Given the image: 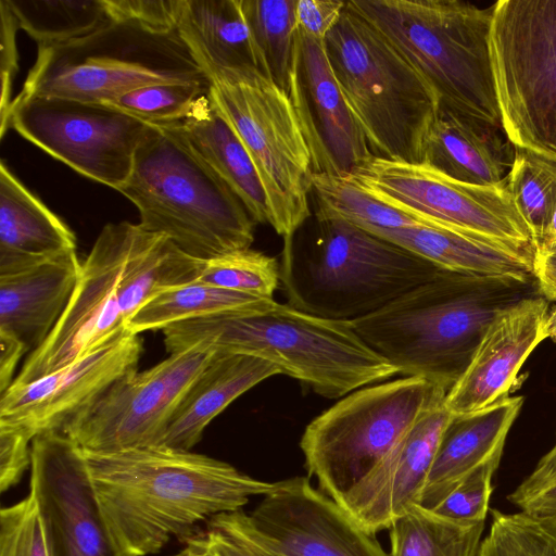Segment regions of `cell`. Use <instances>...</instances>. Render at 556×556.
<instances>
[{"label":"cell","mask_w":556,"mask_h":556,"mask_svg":"<svg viewBox=\"0 0 556 556\" xmlns=\"http://www.w3.org/2000/svg\"><path fill=\"white\" fill-rule=\"evenodd\" d=\"M210 96L235 130L266 192L270 227L291 238L311 216L313 154L286 90L255 67L212 81Z\"/></svg>","instance_id":"cell-11"},{"label":"cell","mask_w":556,"mask_h":556,"mask_svg":"<svg viewBox=\"0 0 556 556\" xmlns=\"http://www.w3.org/2000/svg\"><path fill=\"white\" fill-rule=\"evenodd\" d=\"M532 275L539 292L549 302L556 303V244L536 248Z\"/></svg>","instance_id":"cell-46"},{"label":"cell","mask_w":556,"mask_h":556,"mask_svg":"<svg viewBox=\"0 0 556 556\" xmlns=\"http://www.w3.org/2000/svg\"><path fill=\"white\" fill-rule=\"evenodd\" d=\"M498 464H486L462 480L434 508L435 514L459 522L485 521L492 477Z\"/></svg>","instance_id":"cell-41"},{"label":"cell","mask_w":556,"mask_h":556,"mask_svg":"<svg viewBox=\"0 0 556 556\" xmlns=\"http://www.w3.org/2000/svg\"><path fill=\"white\" fill-rule=\"evenodd\" d=\"M214 353L191 349L122 377L62 433L93 453L156 446L184 393Z\"/></svg>","instance_id":"cell-15"},{"label":"cell","mask_w":556,"mask_h":556,"mask_svg":"<svg viewBox=\"0 0 556 556\" xmlns=\"http://www.w3.org/2000/svg\"><path fill=\"white\" fill-rule=\"evenodd\" d=\"M498 128L439 108L424 144L421 163L458 181L496 186L506 180L514 151Z\"/></svg>","instance_id":"cell-27"},{"label":"cell","mask_w":556,"mask_h":556,"mask_svg":"<svg viewBox=\"0 0 556 556\" xmlns=\"http://www.w3.org/2000/svg\"><path fill=\"white\" fill-rule=\"evenodd\" d=\"M39 47L81 39L113 22L103 0H5Z\"/></svg>","instance_id":"cell-32"},{"label":"cell","mask_w":556,"mask_h":556,"mask_svg":"<svg viewBox=\"0 0 556 556\" xmlns=\"http://www.w3.org/2000/svg\"><path fill=\"white\" fill-rule=\"evenodd\" d=\"M269 299L191 281L167 288L144 303L126 323L135 334L186 320L249 311Z\"/></svg>","instance_id":"cell-30"},{"label":"cell","mask_w":556,"mask_h":556,"mask_svg":"<svg viewBox=\"0 0 556 556\" xmlns=\"http://www.w3.org/2000/svg\"><path fill=\"white\" fill-rule=\"evenodd\" d=\"M484 523L451 520L415 505L390 526L389 556H477Z\"/></svg>","instance_id":"cell-31"},{"label":"cell","mask_w":556,"mask_h":556,"mask_svg":"<svg viewBox=\"0 0 556 556\" xmlns=\"http://www.w3.org/2000/svg\"><path fill=\"white\" fill-rule=\"evenodd\" d=\"M490 55L508 141L556 162V0L494 3Z\"/></svg>","instance_id":"cell-12"},{"label":"cell","mask_w":556,"mask_h":556,"mask_svg":"<svg viewBox=\"0 0 556 556\" xmlns=\"http://www.w3.org/2000/svg\"><path fill=\"white\" fill-rule=\"evenodd\" d=\"M434 92L440 108L501 127L491 55L494 4L460 0H352Z\"/></svg>","instance_id":"cell-6"},{"label":"cell","mask_w":556,"mask_h":556,"mask_svg":"<svg viewBox=\"0 0 556 556\" xmlns=\"http://www.w3.org/2000/svg\"><path fill=\"white\" fill-rule=\"evenodd\" d=\"M366 231L446 271L520 282L534 280L532 266L525 258L492 241L464 232L431 226L372 228Z\"/></svg>","instance_id":"cell-29"},{"label":"cell","mask_w":556,"mask_h":556,"mask_svg":"<svg viewBox=\"0 0 556 556\" xmlns=\"http://www.w3.org/2000/svg\"><path fill=\"white\" fill-rule=\"evenodd\" d=\"M202 265L138 224L105 225L81 263L64 314L26 357L11 387L40 379L118 338L144 303L167 288L198 280Z\"/></svg>","instance_id":"cell-2"},{"label":"cell","mask_w":556,"mask_h":556,"mask_svg":"<svg viewBox=\"0 0 556 556\" xmlns=\"http://www.w3.org/2000/svg\"><path fill=\"white\" fill-rule=\"evenodd\" d=\"M298 247L283 240L280 283L290 306L340 321L367 316L443 269L343 220L317 222Z\"/></svg>","instance_id":"cell-7"},{"label":"cell","mask_w":556,"mask_h":556,"mask_svg":"<svg viewBox=\"0 0 556 556\" xmlns=\"http://www.w3.org/2000/svg\"><path fill=\"white\" fill-rule=\"evenodd\" d=\"M547 333L548 338H551L556 343V304L551 309L548 315Z\"/></svg>","instance_id":"cell-51"},{"label":"cell","mask_w":556,"mask_h":556,"mask_svg":"<svg viewBox=\"0 0 556 556\" xmlns=\"http://www.w3.org/2000/svg\"><path fill=\"white\" fill-rule=\"evenodd\" d=\"M117 191L138 208L141 228L193 258L207 261L254 241L256 223L242 202L172 126H150Z\"/></svg>","instance_id":"cell-5"},{"label":"cell","mask_w":556,"mask_h":556,"mask_svg":"<svg viewBox=\"0 0 556 556\" xmlns=\"http://www.w3.org/2000/svg\"><path fill=\"white\" fill-rule=\"evenodd\" d=\"M556 523V521H554Z\"/></svg>","instance_id":"cell-53"},{"label":"cell","mask_w":556,"mask_h":556,"mask_svg":"<svg viewBox=\"0 0 556 556\" xmlns=\"http://www.w3.org/2000/svg\"><path fill=\"white\" fill-rule=\"evenodd\" d=\"M0 136L9 128V115L12 106V86L18 68L16 33L18 22L5 0H0Z\"/></svg>","instance_id":"cell-43"},{"label":"cell","mask_w":556,"mask_h":556,"mask_svg":"<svg viewBox=\"0 0 556 556\" xmlns=\"http://www.w3.org/2000/svg\"><path fill=\"white\" fill-rule=\"evenodd\" d=\"M279 374L260 357L215 352L184 393L156 446L191 451L208 424L236 399Z\"/></svg>","instance_id":"cell-24"},{"label":"cell","mask_w":556,"mask_h":556,"mask_svg":"<svg viewBox=\"0 0 556 556\" xmlns=\"http://www.w3.org/2000/svg\"><path fill=\"white\" fill-rule=\"evenodd\" d=\"M178 556H210V555L186 546V548Z\"/></svg>","instance_id":"cell-52"},{"label":"cell","mask_w":556,"mask_h":556,"mask_svg":"<svg viewBox=\"0 0 556 556\" xmlns=\"http://www.w3.org/2000/svg\"><path fill=\"white\" fill-rule=\"evenodd\" d=\"M81 269L76 251L0 276V333L26 354L39 349L64 314Z\"/></svg>","instance_id":"cell-22"},{"label":"cell","mask_w":556,"mask_h":556,"mask_svg":"<svg viewBox=\"0 0 556 556\" xmlns=\"http://www.w3.org/2000/svg\"><path fill=\"white\" fill-rule=\"evenodd\" d=\"M140 334L118 338L68 365L0 395V422L17 426L33 439L64 428L113 382L137 370Z\"/></svg>","instance_id":"cell-18"},{"label":"cell","mask_w":556,"mask_h":556,"mask_svg":"<svg viewBox=\"0 0 556 556\" xmlns=\"http://www.w3.org/2000/svg\"><path fill=\"white\" fill-rule=\"evenodd\" d=\"M26 354L22 343L16 339L0 333V395L13 383L17 363Z\"/></svg>","instance_id":"cell-49"},{"label":"cell","mask_w":556,"mask_h":556,"mask_svg":"<svg viewBox=\"0 0 556 556\" xmlns=\"http://www.w3.org/2000/svg\"><path fill=\"white\" fill-rule=\"evenodd\" d=\"M0 556H50L38 505L31 493L1 509Z\"/></svg>","instance_id":"cell-40"},{"label":"cell","mask_w":556,"mask_h":556,"mask_svg":"<svg viewBox=\"0 0 556 556\" xmlns=\"http://www.w3.org/2000/svg\"><path fill=\"white\" fill-rule=\"evenodd\" d=\"M549 244H556V208L554 211V214L552 216L551 223L547 227L546 233L544 236V239L542 242L538 245H549Z\"/></svg>","instance_id":"cell-50"},{"label":"cell","mask_w":556,"mask_h":556,"mask_svg":"<svg viewBox=\"0 0 556 556\" xmlns=\"http://www.w3.org/2000/svg\"><path fill=\"white\" fill-rule=\"evenodd\" d=\"M510 502L529 515L556 521V480Z\"/></svg>","instance_id":"cell-47"},{"label":"cell","mask_w":556,"mask_h":556,"mask_svg":"<svg viewBox=\"0 0 556 556\" xmlns=\"http://www.w3.org/2000/svg\"><path fill=\"white\" fill-rule=\"evenodd\" d=\"M444 402L422 416L341 502L368 532L389 529L396 518L419 505L442 433L453 416Z\"/></svg>","instance_id":"cell-21"},{"label":"cell","mask_w":556,"mask_h":556,"mask_svg":"<svg viewBox=\"0 0 556 556\" xmlns=\"http://www.w3.org/2000/svg\"><path fill=\"white\" fill-rule=\"evenodd\" d=\"M211 84H153L131 90L109 104L146 124L168 126L186 118Z\"/></svg>","instance_id":"cell-38"},{"label":"cell","mask_w":556,"mask_h":556,"mask_svg":"<svg viewBox=\"0 0 556 556\" xmlns=\"http://www.w3.org/2000/svg\"><path fill=\"white\" fill-rule=\"evenodd\" d=\"M76 251L70 227L0 164V276Z\"/></svg>","instance_id":"cell-25"},{"label":"cell","mask_w":556,"mask_h":556,"mask_svg":"<svg viewBox=\"0 0 556 556\" xmlns=\"http://www.w3.org/2000/svg\"><path fill=\"white\" fill-rule=\"evenodd\" d=\"M345 5L346 1L341 0H296V30L306 37L325 41L339 22Z\"/></svg>","instance_id":"cell-45"},{"label":"cell","mask_w":556,"mask_h":556,"mask_svg":"<svg viewBox=\"0 0 556 556\" xmlns=\"http://www.w3.org/2000/svg\"><path fill=\"white\" fill-rule=\"evenodd\" d=\"M211 84L178 36L111 22L81 39L39 47L20 94L108 103L153 84Z\"/></svg>","instance_id":"cell-9"},{"label":"cell","mask_w":556,"mask_h":556,"mask_svg":"<svg viewBox=\"0 0 556 556\" xmlns=\"http://www.w3.org/2000/svg\"><path fill=\"white\" fill-rule=\"evenodd\" d=\"M535 293H540L535 280L478 278L442 270L350 324L397 375L422 378L448 391L493 318Z\"/></svg>","instance_id":"cell-4"},{"label":"cell","mask_w":556,"mask_h":556,"mask_svg":"<svg viewBox=\"0 0 556 556\" xmlns=\"http://www.w3.org/2000/svg\"><path fill=\"white\" fill-rule=\"evenodd\" d=\"M312 194L317 203V222L343 220L364 230L424 226L414 217L374 198L350 174L314 173Z\"/></svg>","instance_id":"cell-33"},{"label":"cell","mask_w":556,"mask_h":556,"mask_svg":"<svg viewBox=\"0 0 556 556\" xmlns=\"http://www.w3.org/2000/svg\"><path fill=\"white\" fill-rule=\"evenodd\" d=\"M288 94L309 143L314 173L350 174L375 157L334 79L325 41L296 31Z\"/></svg>","instance_id":"cell-19"},{"label":"cell","mask_w":556,"mask_h":556,"mask_svg":"<svg viewBox=\"0 0 556 556\" xmlns=\"http://www.w3.org/2000/svg\"><path fill=\"white\" fill-rule=\"evenodd\" d=\"M33 438L22 428L0 422V491L15 485L31 465Z\"/></svg>","instance_id":"cell-44"},{"label":"cell","mask_w":556,"mask_h":556,"mask_svg":"<svg viewBox=\"0 0 556 556\" xmlns=\"http://www.w3.org/2000/svg\"><path fill=\"white\" fill-rule=\"evenodd\" d=\"M492 521L477 556H556V523L522 510L492 509Z\"/></svg>","instance_id":"cell-37"},{"label":"cell","mask_w":556,"mask_h":556,"mask_svg":"<svg viewBox=\"0 0 556 556\" xmlns=\"http://www.w3.org/2000/svg\"><path fill=\"white\" fill-rule=\"evenodd\" d=\"M296 0H241V8L265 74L287 91L296 54Z\"/></svg>","instance_id":"cell-34"},{"label":"cell","mask_w":556,"mask_h":556,"mask_svg":"<svg viewBox=\"0 0 556 556\" xmlns=\"http://www.w3.org/2000/svg\"><path fill=\"white\" fill-rule=\"evenodd\" d=\"M325 47L345 104L372 155L421 163L440 108L429 85L348 3Z\"/></svg>","instance_id":"cell-8"},{"label":"cell","mask_w":556,"mask_h":556,"mask_svg":"<svg viewBox=\"0 0 556 556\" xmlns=\"http://www.w3.org/2000/svg\"><path fill=\"white\" fill-rule=\"evenodd\" d=\"M549 301L541 293L502 309L483 332L470 362L447 391L453 415L484 409L507 399L518 372L546 338Z\"/></svg>","instance_id":"cell-20"},{"label":"cell","mask_w":556,"mask_h":556,"mask_svg":"<svg viewBox=\"0 0 556 556\" xmlns=\"http://www.w3.org/2000/svg\"><path fill=\"white\" fill-rule=\"evenodd\" d=\"M198 281L265 299L280 285V264L276 257L249 249L232 251L203 261Z\"/></svg>","instance_id":"cell-36"},{"label":"cell","mask_w":556,"mask_h":556,"mask_svg":"<svg viewBox=\"0 0 556 556\" xmlns=\"http://www.w3.org/2000/svg\"><path fill=\"white\" fill-rule=\"evenodd\" d=\"M522 404V396H508L484 409L453 415L442 433L419 505L434 508L472 471L500 464Z\"/></svg>","instance_id":"cell-23"},{"label":"cell","mask_w":556,"mask_h":556,"mask_svg":"<svg viewBox=\"0 0 556 556\" xmlns=\"http://www.w3.org/2000/svg\"><path fill=\"white\" fill-rule=\"evenodd\" d=\"M447 390L404 377L351 392L315 417L300 446L320 491L341 504Z\"/></svg>","instance_id":"cell-10"},{"label":"cell","mask_w":556,"mask_h":556,"mask_svg":"<svg viewBox=\"0 0 556 556\" xmlns=\"http://www.w3.org/2000/svg\"><path fill=\"white\" fill-rule=\"evenodd\" d=\"M350 175L369 194L424 226L492 241L533 264L536 245L506 180L496 186L458 181L425 163L374 157Z\"/></svg>","instance_id":"cell-13"},{"label":"cell","mask_w":556,"mask_h":556,"mask_svg":"<svg viewBox=\"0 0 556 556\" xmlns=\"http://www.w3.org/2000/svg\"><path fill=\"white\" fill-rule=\"evenodd\" d=\"M162 331L169 355L199 349L256 356L329 399L397 375L350 323L317 317L274 299L249 311L180 321Z\"/></svg>","instance_id":"cell-3"},{"label":"cell","mask_w":556,"mask_h":556,"mask_svg":"<svg viewBox=\"0 0 556 556\" xmlns=\"http://www.w3.org/2000/svg\"><path fill=\"white\" fill-rule=\"evenodd\" d=\"M83 452L110 531L129 556L155 554L173 535L239 510L275 486L191 451L148 446Z\"/></svg>","instance_id":"cell-1"},{"label":"cell","mask_w":556,"mask_h":556,"mask_svg":"<svg viewBox=\"0 0 556 556\" xmlns=\"http://www.w3.org/2000/svg\"><path fill=\"white\" fill-rule=\"evenodd\" d=\"M176 31L210 83L264 64L241 0H178Z\"/></svg>","instance_id":"cell-26"},{"label":"cell","mask_w":556,"mask_h":556,"mask_svg":"<svg viewBox=\"0 0 556 556\" xmlns=\"http://www.w3.org/2000/svg\"><path fill=\"white\" fill-rule=\"evenodd\" d=\"M554 480H556V443L540 459L532 473H530L507 498L513 501L522 497Z\"/></svg>","instance_id":"cell-48"},{"label":"cell","mask_w":556,"mask_h":556,"mask_svg":"<svg viewBox=\"0 0 556 556\" xmlns=\"http://www.w3.org/2000/svg\"><path fill=\"white\" fill-rule=\"evenodd\" d=\"M174 127L227 184L255 223L271 224L265 189L241 140L214 104L210 90Z\"/></svg>","instance_id":"cell-28"},{"label":"cell","mask_w":556,"mask_h":556,"mask_svg":"<svg viewBox=\"0 0 556 556\" xmlns=\"http://www.w3.org/2000/svg\"><path fill=\"white\" fill-rule=\"evenodd\" d=\"M506 186L538 248L556 208V162L514 147Z\"/></svg>","instance_id":"cell-35"},{"label":"cell","mask_w":556,"mask_h":556,"mask_svg":"<svg viewBox=\"0 0 556 556\" xmlns=\"http://www.w3.org/2000/svg\"><path fill=\"white\" fill-rule=\"evenodd\" d=\"M30 492L50 556H129L99 505L83 450L62 432L31 441Z\"/></svg>","instance_id":"cell-16"},{"label":"cell","mask_w":556,"mask_h":556,"mask_svg":"<svg viewBox=\"0 0 556 556\" xmlns=\"http://www.w3.org/2000/svg\"><path fill=\"white\" fill-rule=\"evenodd\" d=\"M186 546L210 556H285L254 534L242 509L213 516L207 529L189 536Z\"/></svg>","instance_id":"cell-39"},{"label":"cell","mask_w":556,"mask_h":556,"mask_svg":"<svg viewBox=\"0 0 556 556\" xmlns=\"http://www.w3.org/2000/svg\"><path fill=\"white\" fill-rule=\"evenodd\" d=\"M254 534L285 556H389L365 530L306 477L275 482L248 514Z\"/></svg>","instance_id":"cell-17"},{"label":"cell","mask_w":556,"mask_h":556,"mask_svg":"<svg viewBox=\"0 0 556 556\" xmlns=\"http://www.w3.org/2000/svg\"><path fill=\"white\" fill-rule=\"evenodd\" d=\"M109 104L47 96L14 98L9 128L77 173L118 190L150 129Z\"/></svg>","instance_id":"cell-14"},{"label":"cell","mask_w":556,"mask_h":556,"mask_svg":"<svg viewBox=\"0 0 556 556\" xmlns=\"http://www.w3.org/2000/svg\"><path fill=\"white\" fill-rule=\"evenodd\" d=\"M113 22L134 24L154 34L176 31L178 0H103Z\"/></svg>","instance_id":"cell-42"}]
</instances>
